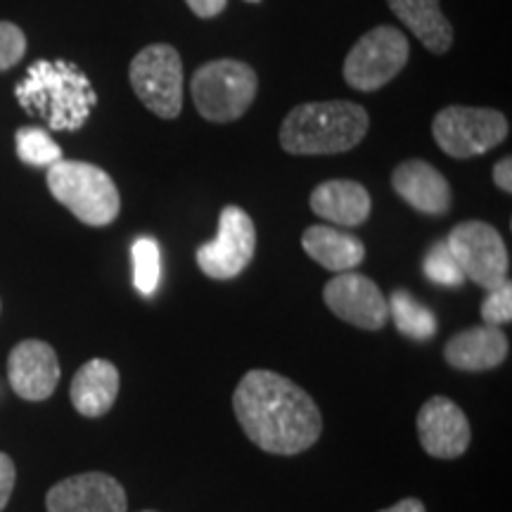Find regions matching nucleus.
Instances as JSON below:
<instances>
[{"label":"nucleus","instance_id":"obj_1","mask_svg":"<svg viewBox=\"0 0 512 512\" xmlns=\"http://www.w3.org/2000/svg\"><path fill=\"white\" fill-rule=\"evenodd\" d=\"M233 411L249 441L273 456L304 453L323 432V415L311 394L273 370H249L242 377Z\"/></svg>","mask_w":512,"mask_h":512},{"label":"nucleus","instance_id":"obj_2","mask_svg":"<svg viewBox=\"0 0 512 512\" xmlns=\"http://www.w3.org/2000/svg\"><path fill=\"white\" fill-rule=\"evenodd\" d=\"M15 98L24 112L46 121L50 131H79L98 102L88 76L64 60L31 64L17 83Z\"/></svg>","mask_w":512,"mask_h":512},{"label":"nucleus","instance_id":"obj_3","mask_svg":"<svg viewBox=\"0 0 512 512\" xmlns=\"http://www.w3.org/2000/svg\"><path fill=\"white\" fill-rule=\"evenodd\" d=\"M368 126L366 107L356 102H306L285 117L280 145L290 155H339L361 143Z\"/></svg>","mask_w":512,"mask_h":512},{"label":"nucleus","instance_id":"obj_4","mask_svg":"<svg viewBox=\"0 0 512 512\" xmlns=\"http://www.w3.org/2000/svg\"><path fill=\"white\" fill-rule=\"evenodd\" d=\"M48 190L86 226H110L119 216L121 197L117 185L105 169L95 164L60 159L48 166Z\"/></svg>","mask_w":512,"mask_h":512},{"label":"nucleus","instance_id":"obj_5","mask_svg":"<svg viewBox=\"0 0 512 512\" xmlns=\"http://www.w3.org/2000/svg\"><path fill=\"white\" fill-rule=\"evenodd\" d=\"M259 91V79L247 62L214 60L192 76L190 93L197 112L214 124H228L249 110Z\"/></svg>","mask_w":512,"mask_h":512},{"label":"nucleus","instance_id":"obj_6","mask_svg":"<svg viewBox=\"0 0 512 512\" xmlns=\"http://www.w3.org/2000/svg\"><path fill=\"white\" fill-rule=\"evenodd\" d=\"M432 136L448 157H479L508 138V119L489 107H444L432 121Z\"/></svg>","mask_w":512,"mask_h":512},{"label":"nucleus","instance_id":"obj_7","mask_svg":"<svg viewBox=\"0 0 512 512\" xmlns=\"http://www.w3.org/2000/svg\"><path fill=\"white\" fill-rule=\"evenodd\" d=\"M133 91L150 112L176 119L183 110V62L174 46L155 43L133 57L128 69Z\"/></svg>","mask_w":512,"mask_h":512},{"label":"nucleus","instance_id":"obj_8","mask_svg":"<svg viewBox=\"0 0 512 512\" xmlns=\"http://www.w3.org/2000/svg\"><path fill=\"white\" fill-rule=\"evenodd\" d=\"M411 46L403 31L394 27H377L358 38L344 60V81L363 93H373L387 86L408 64Z\"/></svg>","mask_w":512,"mask_h":512},{"label":"nucleus","instance_id":"obj_9","mask_svg":"<svg viewBox=\"0 0 512 512\" xmlns=\"http://www.w3.org/2000/svg\"><path fill=\"white\" fill-rule=\"evenodd\" d=\"M446 245L451 249L453 259L458 261L460 271L465 278L482 287V290H494L508 280L510 254L494 226L484 221H465L458 223L448 233Z\"/></svg>","mask_w":512,"mask_h":512},{"label":"nucleus","instance_id":"obj_10","mask_svg":"<svg viewBox=\"0 0 512 512\" xmlns=\"http://www.w3.org/2000/svg\"><path fill=\"white\" fill-rule=\"evenodd\" d=\"M256 252V228L252 216L240 207L221 211L219 233L207 245L197 247V266L214 280H233L252 264Z\"/></svg>","mask_w":512,"mask_h":512},{"label":"nucleus","instance_id":"obj_11","mask_svg":"<svg viewBox=\"0 0 512 512\" xmlns=\"http://www.w3.org/2000/svg\"><path fill=\"white\" fill-rule=\"evenodd\" d=\"M325 306L361 330H382L389 320V306L380 287L368 275L347 271L337 273L323 290Z\"/></svg>","mask_w":512,"mask_h":512},{"label":"nucleus","instance_id":"obj_12","mask_svg":"<svg viewBox=\"0 0 512 512\" xmlns=\"http://www.w3.org/2000/svg\"><path fill=\"white\" fill-rule=\"evenodd\" d=\"M418 439L427 456L453 460L470 448V420L456 401L432 396L422 403L418 413Z\"/></svg>","mask_w":512,"mask_h":512},{"label":"nucleus","instance_id":"obj_13","mask_svg":"<svg viewBox=\"0 0 512 512\" xmlns=\"http://www.w3.org/2000/svg\"><path fill=\"white\" fill-rule=\"evenodd\" d=\"M48 512H126L128 498L119 479L83 472L57 482L46 496Z\"/></svg>","mask_w":512,"mask_h":512},{"label":"nucleus","instance_id":"obj_14","mask_svg":"<svg viewBox=\"0 0 512 512\" xmlns=\"http://www.w3.org/2000/svg\"><path fill=\"white\" fill-rule=\"evenodd\" d=\"M60 358L48 342L24 339L8 356L12 392L24 401H46L60 384Z\"/></svg>","mask_w":512,"mask_h":512},{"label":"nucleus","instance_id":"obj_15","mask_svg":"<svg viewBox=\"0 0 512 512\" xmlns=\"http://www.w3.org/2000/svg\"><path fill=\"white\" fill-rule=\"evenodd\" d=\"M510 354V342L501 328L477 325L453 335L444 347V358L451 368L463 373H484L503 366Z\"/></svg>","mask_w":512,"mask_h":512},{"label":"nucleus","instance_id":"obj_16","mask_svg":"<svg viewBox=\"0 0 512 512\" xmlns=\"http://www.w3.org/2000/svg\"><path fill=\"white\" fill-rule=\"evenodd\" d=\"M392 188L403 202L420 214L441 216L451 209V185L432 164L422 159H408L392 174Z\"/></svg>","mask_w":512,"mask_h":512},{"label":"nucleus","instance_id":"obj_17","mask_svg":"<svg viewBox=\"0 0 512 512\" xmlns=\"http://www.w3.org/2000/svg\"><path fill=\"white\" fill-rule=\"evenodd\" d=\"M311 209L320 219L330 221L332 226L356 228L368 221L373 200L370 192L356 181H325L311 192Z\"/></svg>","mask_w":512,"mask_h":512},{"label":"nucleus","instance_id":"obj_18","mask_svg":"<svg viewBox=\"0 0 512 512\" xmlns=\"http://www.w3.org/2000/svg\"><path fill=\"white\" fill-rule=\"evenodd\" d=\"M119 384V368L105 358H93L76 370L69 396L83 418H102L117 401Z\"/></svg>","mask_w":512,"mask_h":512},{"label":"nucleus","instance_id":"obj_19","mask_svg":"<svg viewBox=\"0 0 512 512\" xmlns=\"http://www.w3.org/2000/svg\"><path fill=\"white\" fill-rule=\"evenodd\" d=\"M304 252L332 273L354 271L366 259V245L356 235L332 226H311L302 235Z\"/></svg>","mask_w":512,"mask_h":512},{"label":"nucleus","instance_id":"obj_20","mask_svg":"<svg viewBox=\"0 0 512 512\" xmlns=\"http://www.w3.org/2000/svg\"><path fill=\"white\" fill-rule=\"evenodd\" d=\"M396 17L420 38V43L434 55H444L453 46V27L439 0H387Z\"/></svg>","mask_w":512,"mask_h":512},{"label":"nucleus","instance_id":"obj_21","mask_svg":"<svg viewBox=\"0 0 512 512\" xmlns=\"http://www.w3.org/2000/svg\"><path fill=\"white\" fill-rule=\"evenodd\" d=\"M387 306L394 318L396 330H399L401 335L425 342V339L434 337V332H437V318H434V313L427 309V306H422L411 292L396 290L392 297H389Z\"/></svg>","mask_w":512,"mask_h":512},{"label":"nucleus","instance_id":"obj_22","mask_svg":"<svg viewBox=\"0 0 512 512\" xmlns=\"http://www.w3.org/2000/svg\"><path fill=\"white\" fill-rule=\"evenodd\" d=\"M133 256V285L140 294L152 297L162 278V252L155 238H138L131 249Z\"/></svg>","mask_w":512,"mask_h":512},{"label":"nucleus","instance_id":"obj_23","mask_svg":"<svg viewBox=\"0 0 512 512\" xmlns=\"http://www.w3.org/2000/svg\"><path fill=\"white\" fill-rule=\"evenodd\" d=\"M15 143L19 159L29 166H53L62 159L60 145L43 128H19Z\"/></svg>","mask_w":512,"mask_h":512},{"label":"nucleus","instance_id":"obj_24","mask_svg":"<svg viewBox=\"0 0 512 512\" xmlns=\"http://www.w3.org/2000/svg\"><path fill=\"white\" fill-rule=\"evenodd\" d=\"M422 271H425V275L432 280L434 285L458 287V285H463V280H465V275H463V271H460L458 261L453 259L451 249H448L446 242H437V245L427 252L425 264H422Z\"/></svg>","mask_w":512,"mask_h":512},{"label":"nucleus","instance_id":"obj_25","mask_svg":"<svg viewBox=\"0 0 512 512\" xmlns=\"http://www.w3.org/2000/svg\"><path fill=\"white\" fill-rule=\"evenodd\" d=\"M484 318V325H494V328H501V325H508L512 320V285L510 280H505L503 285L494 287V290H486V297L482 302V309H479Z\"/></svg>","mask_w":512,"mask_h":512},{"label":"nucleus","instance_id":"obj_26","mask_svg":"<svg viewBox=\"0 0 512 512\" xmlns=\"http://www.w3.org/2000/svg\"><path fill=\"white\" fill-rule=\"evenodd\" d=\"M27 53V36L12 22H0V72L15 67Z\"/></svg>","mask_w":512,"mask_h":512},{"label":"nucleus","instance_id":"obj_27","mask_svg":"<svg viewBox=\"0 0 512 512\" xmlns=\"http://www.w3.org/2000/svg\"><path fill=\"white\" fill-rule=\"evenodd\" d=\"M15 479H17L15 463H12L10 456L0 453V512H3L5 505L10 503L12 489H15Z\"/></svg>","mask_w":512,"mask_h":512},{"label":"nucleus","instance_id":"obj_28","mask_svg":"<svg viewBox=\"0 0 512 512\" xmlns=\"http://www.w3.org/2000/svg\"><path fill=\"white\" fill-rule=\"evenodd\" d=\"M185 3H188V8L195 12L197 17L209 19L221 15V12L226 10L228 0H185Z\"/></svg>","mask_w":512,"mask_h":512},{"label":"nucleus","instance_id":"obj_29","mask_svg":"<svg viewBox=\"0 0 512 512\" xmlns=\"http://www.w3.org/2000/svg\"><path fill=\"white\" fill-rule=\"evenodd\" d=\"M494 183L498 190L512 192V159L503 157L494 169Z\"/></svg>","mask_w":512,"mask_h":512},{"label":"nucleus","instance_id":"obj_30","mask_svg":"<svg viewBox=\"0 0 512 512\" xmlns=\"http://www.w3.org/2000/svg\"><path fill=\"white\" fill-rule=\"evenodd\" d=\"M380 512H427V508L420 498H403V501L392 505V508H384Z\"/></svg>","mask_w":512,"mask_h":512},{"label":"nucleus","instance_id":"obj_31","mask_svg":"<svg viewBox=\"0 0 512 512\" xmlns=\"http://www.w3.org/2000/svg\"><path fill=\"white\" fill-rule=\"evenodd\" d=\"M143 512H155V510H143Z\"/></svg>","mask_w":512,"mask_h":512}]
</instances>
